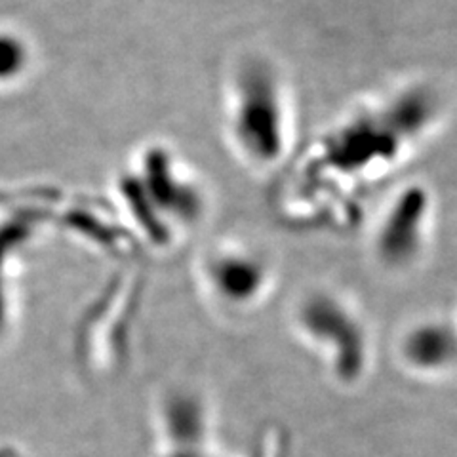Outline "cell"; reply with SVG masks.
Masks as SVG:
<instances>
[{
	"instance_id": "1",
	"label": "cell",
	"mask_w": 457,
	"mask_h": 457,
	"mask_svg": "<svg viewBox=\"0 0 457 457\" xmlns=\"http://www.w3.org/2000/svg\"><path fill=\"white\" fill-rule=\"evenodd\" d=\"M23 48L18 40L0 37V77L18 73L23 65Z\"/></svg>"
}]
</instances>
